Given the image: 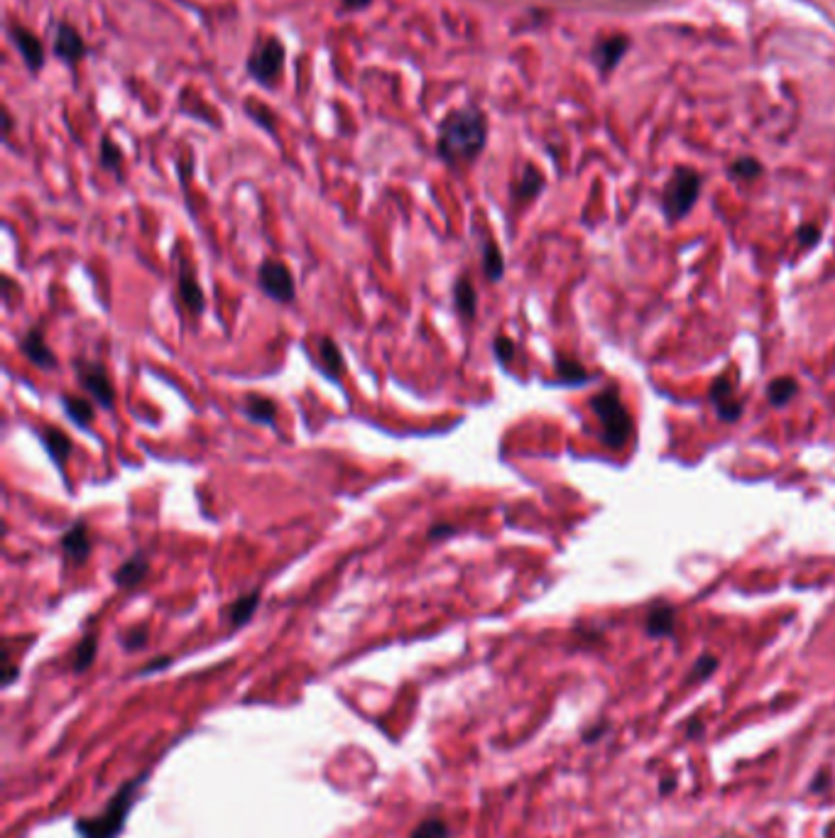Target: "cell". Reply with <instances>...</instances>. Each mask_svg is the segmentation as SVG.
I'll list each match as a JSON object with an SVG mask.
<instances>
[{
	"label": "cell",
	"mask_w": 835,
	"mask_h": 838,
	"mask_svg": "<svg viewBox=\"0 0 835 838\" xmlns=\"http://www.w3.org/2000/svg\"><path fill=\"white\" fill-rule=\"evenodd\" d=\"M488 125L478 108H461L442 123L439 130V155L451 165L471 162L485 147Z\"/></svg>",
	"instance_id": "6da1fadb"
},
{
	"label": "cell",
	"mask_w": 835,
	"mask_h": 838,
	"mask_svg": "<svg viewBox=\"0 0 835 838\" xmlns=\"http://www.w3.org/2000/svg\"><path fill=\"white\" fill-rule=\"evenodd\" d=\"M145 774L133 777L130 782H125L121 790L115 792L111 797V802L105 804V809L96 816H81L76 819V833L81 838H118L125 829L128 822L130 809L135 806L137 792L143 790L145 784Z\"/></svg>",
	"instance_id": "7a4b0ae2"
},
{
	"label": "cell",
	"mask_w": 835,
	"mask_h": 838,
	"mask_svg": "<svg viewBox=\"0 0 835 838\" xmlns=\"http://www.w3.org/2000/svg\"><path fill=\"white\" fill-rule=\"evenodd\" d=\"M591 410L595 412V417L601 419V439L605 446L622 449L632 439V429H635L632 417H630V412L620 397L618 387H605L598 395L591 397Z\"/></svg>",
	"instance_id": "3957f363"
},
{
	"label": "cell",
	"mask_w": 835,
	"mask_h": 838,
	"mask_svg": "<svg viewBox=\"0 0 835 838\" xmlns=\"http://www.w3.org/2000/svg\"><path fill=\"white\" fill-rule=\"evenodd\" d=\"M701 186H703V177L696 170L679 167L671 175V179L664 186V194H661V209H664L669 221H679L696 206Z\"/></svg>",
	"instance_id": "277c9868"
},
{
	"label": "cell",
	"mask_w": 835,
	"mask_h": 838,
	"mask_svg": "<svg viewBox=\"0 0 835 838\" xmlns=\"http://www.w3.org/2000/svg\"><path fill=\"white\" fill-rule=\"evenodd\" d=\"M257 287L280 304H292L297 299L294 274L282 260L267 258L263 265L257 267Z\"/></svg>",
	"instance_id": "5b68a950"
},
{
	"label": "cell",
	"mask_w": 835,
	"mask_h": 838,
	"mask_svg": "<svg viewBox=\"0 0 835 838\" xmlns=\"http://www.w3.org/2000/svg\"><path fill=\"white\" fill-rule=\"evenodd\" d=\"M74 371L79 378L81 387L96 400L104 410H113L115 404V387H113L108 371L101 361H89V358H74Z\"/></svg>",
	"instance_id": "8992f818"
},
{
	"label": "cell",
	"mask_w": 835,
	"mask_h": 838,
	"mask_svg": "<svg viewBox=\"0 0 835 838\" xmlns=\"http://www.w3.org/2000/svg\"><path fill=\"white\" fill-rule=\"evenodd\" d=\"M282 65H284V47H282L280 40H265L260 47L253 52V57L248 62V72L253 74V79L260 81V84H265V86H273L274 79L280 76Z\"/></svg>",
	"instance_id": "52a82bcc"
},
{
	"label": "cell",
	"mask_w": 835,
	"mask_h": 838,
	"mask_svg": "<svg viewBox=\"0 0 835 838\" xmlns=\"http://www.w3.org/2000/svg\"><path fill=\"white\" fill-rule=\"evenodd\" d=\"M17 348H20V354L27 358V361L37 365L40 371H55L56 368V355L55 351L49 348L47 339H45V331L42 326H33V329H27L17 339Z\"/></svg>",
	"instance_id": "ba28073f"
},
{
	"label": "cell",
	"mask_w": 835,
	"mask_h": 838,
	"mask_svg": "<svg viewBox=\"0 0 835 838\" xmlns=\"http://www.w3.org/2000/svg\"><path fill=\"white\" fill-rule=\"evenodd\" d=\"M62 552L69 562L74 564H86L89 562L91 552H94V542H91L89 524L79 520L74 523L65 534H62Z\"/></svg>",
	"instance_id": "9c48e42d"
},
{
	"label": "cell",
	"mask_w": 835,
	"mask_h": 838,
	"mask_svg": "<svg viewBox=\"0 0 835 838\" xmlns=\"http://www.w3.org/2000/svg\"><path fill=\"white\" fill-rule=\"evenodd\" d=\"M312 363L329 380H341V375L345 373L343 354H341V348H338L336 341L329 339V336L316 339V355L312 354Z\"/></svg>",
	"instance_id": "30bf717a"
},
{
	"label": "cell",
	"mask_w": 835,
	"mask_h": 838,
	"mask_svg": "<svg viewBox=\"0 0 835 838\" xmlns=\"http://www.w3.org/2000/svg\"><path fill=\"white\" fill-rule=\"evenodd\" d=\"M177 290L182 304H184L192 314H204V309H206V297H204V290H201L199 280H196V273H194V267L189 265V263H182V265H179Z\"/></svg>",
	"instance_id": "8fae6325"
},
{
	"label": "cell",
	"mask_w": 835,
	"mask_h": 838,
	"mask_svg": "<svg viewBox=\"0 0 835 838\" xmlns=\"http://www.w3.org/2000/svg\"><path fill=\"white\" fill-rule=\"evenodd\" d=\"M37 436H40L45 452L49 454V459L55 461L56 466L65 471L66 461H69V456H72V452H74V444H72V439H69V434H66L65 429L45 424V427L37 429Z\"/></svg>",
	"instance_id": "7c38bea8"
},
{
	"label": "cell",
	"mask_w": 835,
	"mask_h": 838,
	"mask_svg": "<svg viewBox=\"0 0 835 838\" xmlns=\"http://www.w3.org/2000/svg\"><path fill=\"white\" fill-rule=\"evenodd\" d=\"M150 574V559L145 552H137L130 559H125L115 572H113V584L118 589H133L137 584H143Z\"/></svg>",
	"instance_id": "4fadbf2b"
},
{
	"label": "cell",
	"mask_w": 835,
	"mask_h": 838,
	"mask_svg": "<svg viewBox=\"0 0 835 838\" xmlns=\"http://www.w3.org/2000/svg\"><path fill=\"white\" fill-rule=\"evenodd\" d=\"M676 628V611L671 604L651 605L644 621V630L650 637H669L674 635Z\"/></svg>",
	"instance_id": "5bb4252c"
},
{
	"label": "cell",
	"mask_w": 835,
	"mask_h": 838,
	"mask_svg": "<svg viewBox=\"0 0 835 838\" xmlns=\"http://www.w3.org/2000/svg\"><path fill=\"white\" fill-rule=\"evenodd\" d=\"M10 37H13L15 47L20 49V55H23L30 69H40V66L45 65V49H42V42L37 40L30 30H25V27L13 25V27H10Z\"/></svg>",
	"instance_id": "9a60e30c"
},
{
	"label": "cell",
	"mask_w": 835,
	"mask_h": 838,
	"mask_svg": "<svg viewBox=\"0 0 835 838\" xmlns=\"http://www.w3.org/2000/svg\"><path fill=\"white\" fill-rule=\"evenodd\" d=\"M55 52L65 59V62L74 65V62H79V59L86 55V45H84L81 35L74 30L72 25H59L55 40Z\"/></svg>",
	"instance_id": "2e32d148"
},
{
	"label": "cell",
	"mask_w": 835,
	"mask_h": 838,
	"mask_svg": "<svg viewBox=\"0 0 835 838\" xmlns=\"http://www.w3.org/2000/svg\"><path fill=\"white\" fill-rule=\"evenodd\" d=\"M453 306L466 322H473L475 312H478V292L468 274H458L456 284H453Z\"/></svg>",
	"instance_id": "e0dca14e"
},
{
	"label": "cell",
	"mask_w": 835,
	"mask_h": 838,
	"mask_svg": "<svg viewBox=\"0 0 835 838\" xmlns=\"http://www.w3.org/2000/svg\"><path fill=\"white\" fill-rule=\"evenodd\" d=\"M260 589L248 591L245 596L235 598L234 604L225 608V618L231 623V628H243L245 623H250V618L255 615L257 605H260Z\"/></svg>",
	"instance_id": "ac0fdd59"
},
{
	"label": "cell",
	"mask_w": 835,
	"mask_h": 838,
	"mask_svg": "<svg viewBox=\"0 0 835 838\" xmlns=\"http://www.w3.org/2000/svg\"><path fill=\"white\" fill-rule=\"evenodd\" d=\"M241 412L250 422L270 427V424H274V417H277V404L265 395H248L245 403L241 404Z\"/></svg>",
	"instance_id": "d6986e66"
},
{
	"label": "cell",
	"mask_w": 835,
	"mask_h": 838,
	"mask_svg": "<svg viewBox=\"0 0 835 838\" xmlns=\"http://www.w3.org/2000/svg\"><path fill=\"white\" fill-rule=\"evenodd\" d=\"M62 410H65L66 417L72 419L74 424H79L81 429H89L91 422H94V404L79 395H69V393H65V395H62Z\"/></svg>",
	"instance_id": "ffe728a7"
},
{
	"label": "cell",
	"mask_w": 835,
	"mask_h": 838,
	"mask_svg": "<svg viewBox=\"0 0 835 838\" xmlns=\"http://www.w3.org/2000/svg\"><path fill=\"white\" fill-rule=\"evenodd\" d=\"M630 42L625 37H611V40H602L598 47H595V62L601 66L602 72H611L612 66L618 65L622 55H625V49Z\"/></svg>",
	"instance_id": "44dd1931"
},
{
	"label": "cell",
	"mask_w": 835,
	"mask_h": 838,
	"mask_svg": "<svg viewBox=\"0 0 835 838\" xmlns=\"http://www.w3.org/2000/svg\"><path fill=\"white\" fill-rule=\"evenodd\" d=\"M482 273L491 283H500L502 274H505V258H502V250L498 248V243L488 238L482 243Z\"/></svg>",
	"instance_id": "7402d4cb"
},
{
	"label": "cell",
	"mask_w": 835,
	"mask_h": 838,
	"mask_svg": "<svg viewBox=\"0 0 835 838\" xmlns=\"http://www.w3.org/2000/svg\"><path fill=\"white\" fill-rule=\"evenodd\" d=\"M799 393V380L789 378V375H781V378H774L767 385V400H770L774 407H787L794 395Z\"/></svg>",
	"instance_id": "603a6c76"
},
{
	"label": "cell",
	"mask_w": 835,
	"mask_h": 838,
	"mask_svg": "<svg viewBox=\"0 0 835 838\" xmlns=\"http://www.w3.org/2000/svg\"><path fill=\"white\" fill-rule=\"evenodd\" d=\"M98 654V635L96 633H86V635L81 637L79 645L74 650V660H72V669L79 674V672H86V669L94 664Z\"/></svg>",
	"instance_id": "cb8c5ba5"
},
{
	"label": "cell",
	"mask_w": 835,
	"mask_h": 838,
	"mask_svg": "<svg viewBox=\"0 0 835 838\" xmlns=\"http://www.w3.org/2000/svg\"><path fill=\"white\" fill-rule=\"evenodd\" d=\"M556 373H559V383L562 385H586L588 380H591V373L579 361H571L566 355L556 358Z\"/></svg>",
	"instance_id": "d4e9b609"
},
{
	"label": "cell",
	"mask_w": 835,
	"mask_h": 838,
	"mask_svg": "<svg viewBox=\"0 0 835 838\" xmlns=\"http://www.w3.org/2000/svg\"><path fill=\"white\" fill-rule=\"evenodd\" d=\"M542 189H544V177H542L534 167H527L522 179H520V185L514 186V196H517L520 202H530V199H534Z\"/></svg>",
	"instance_id": "484cf974"
},
{
	"label": "cell",
	"mask_w": 835,
	"mask_h": 838,
	"mask_svg": "<svg viewBox=\"0 0 835 838\" xmlns=\"http://www.w3.org/2000/svg\"><path fill=\"white\" fill-rule=\"evenodd\" d=\"M718 664H721V662H718V657H713V654H701L699 660H696V664H693V669H691L686 684H701V682H706L708 677H713Z\"/></svg>",
	"instance_id": "4316f807"
},
{
	"label": "cell",
	"mask_w": 835,
	"mask_h": 838,
	"mask_svg": "<svg viewBox=\"0 0 835 838\" xmlns=\"http://www.w3.org/2000/svg\"><path fill=\"white\" fill-rule=\"evenodd\" d=\"M731 177H738V179H755V177H760V175H762V165H760V162L757 160H752V157H740V160H735L731 165Z\"/></svg>",
	"instance_id": "83f0119b"
},
{
	"label": "cell",
	"mask_w": 835,
	"mask_h": 838,
	"mask_svg": "<svg viewBox=\"0 0 835 838\" xmlns=\"http://www.w3.org/2000/svg\"><path fill=\"white\" fill-rule=\"evenodd\" d=\"M412 838H449V826L442 819H424L412 831Z\"/></svg>",
	"instance_id": "f1b7e54d"
},
{
	"label": "cell",
	"mask_w": 835,
	"mask_h": 838,
	"mask_svg": "<svg viewBox=\"0 0 835 838\" xmlns=\"http://www.w3.org/2000/svg\"><path fill=\"white\" fill-rule=\"evenodd\" d=\"M147 640H150V630L147 625H135V628H130L125 635H123V647L128 650V653H135V650H143L147 645Z\"/></svg>",
	"instance_id": "f546056e"
},
{
	"label": "cell",
	"mask_w": 835,
	"mask_h": 838,
	"mask_svg": "<svg viewBox=\"0 0 835 838\" xmlns=\"http://www.w3.org/2000/svg\"><path fill=\"white\" fill-rule=\"evenodd\" d=\"M123 155L118 150V145H113L111 137H104V143H101V167L104 170H118L121 167Z\"/></svg>",
	"instance_id": "4dcf8cb0"
},
{
	"label": "cell",
	"mask_w": 835,
	"mask_h": 838,
	"mask_svg": "<svg viewBox=\"0 0 835 838\" xmlns=\"http://www.w3.org/2000/svg\"><path fill=\"white\" fill-rule=\"evenodd\" d=\"M708 397H711V403H713L715 407H718V404L725 403V400H731V397H735V385H732L731 380L725 378V375H721V378L715 380L713 385H711V393H708Z\"/></svg>",
	"instance_id": "1f68e13d"
},
{
	"label": "cell",
	"mask_w": 835,
	"mask_h": 838,
	"mask_svg": "<svg viewBox=\"0 0 835 838\" xmlns=\"http://www.w3.org/2000/svg\"><path fill=\"white\" fill-rule=\"evenodd\" d=\"M742 410H745V403L738 400V397H731V400H725V403H721L715 407L721 422H728V424H731V422H738V419L742 417Z\"/></svg>",
	"instance_id": "d6a6232c"
},
{
	"label": "cell",
	"mask_w": 835,
	"mask_h": 838,
	"mask_svg": "<svg viewBox=\"0 0 835 838\" xmlns=\"http://www.w3.org/2000/svg\"><path fill=\"white\" fill-rule=\"evenodd\" d=\"M492 354H495V358H498V361L502 363V365H507V363H510L514 358L512 339H507V336H502V334H500V336H495V344H492Z\"/></svg>",
	"instance_id": "836d02e7"
},
{
	"label": "cell",
	"mask_w": 835,
	"mask_h": 838,
	"mask_svg": "<svg viewBox=\"0 0 835 838\" xmlns=\"http://www.w3.org/2000/svg\"><path fill=\"white\" fill-rule=\"evenodd\" d=\"M799 243H801L803 248H811L816 243L820 241V228L813 226V224H806V226L799 228V234H796Z\"/></svg>",
	"instance_id": "e575fe53"
},
{
	"label": "cell",
	"mask_w": 835,
	"mask_h": 838,
	"mask_svg": "<svg viewBox=\"0 0 835 838\" xmlns=\"http://www.w3.org/2000/svg\"><path fill=\"white\" fill-rule=\"evenodd\" d=\"M456 533H458V527H453L451 523H436L429 527L426 537H429V540L439 542V540H446V537H451V534H456Z\"/></svg>",
	"instance_id": "d590c367"
},
{
	"label": "cell",
	"mask_w": 835,
	"mask_h": 838,
	"mask_svg": "<svg viewBox=\"0 0 835 838\" xmlns=\"http://www.w3.org/2000/svg\"><path fill=\"white\" fill-rule=\"evenodd\" d=\"M3 662H5V672H3V686H10L15 682L17 677V664L10 660V650L5 647V654H3Z\"/></svg>",
	"instance_id": "8d00e7d4"
},
{
	"label": "cell",
	"mask_w": 835,
	"mask_h": 838,
	"mask_svg": "<svg viewBox=\"0 0 835 838\" xmlns=\"http://www.w3.org/2000/svg\"><path fill=\"white\" fill-rule=\"evenodd\" d=\"M172 664V657H162V660H153L147 667L140 669V674H150V672H157V669H164Z\"/></svg>",
	"instance_id": "74e56055"
},
{
	"label": "cell",
	"mask_w": 835,
	"mask_h": 838,
	"mask_svg": "<svg viewBox=\"0 0 835 838\" xmlns=\"http://www.w3.org/2000/svg\"><path fill=\"white\" fill-rule=\"evenodd\" d=\"M686 735H689V738H701V735H703V721H701V718H693V721H689Z\"/></svg>",
	"instance_id": "f35d334b"
},
{
	"label": "cell",
	"mask_w": 835,
	"mask_h": 838,
	"mask_svg": "<svg viewBox=\"0 0 835 838\" xmlns=\"http://www.w3.org/2000/svg\"><path fill=\"white\" fill-rule=\"evenodd\" d=\"M605 731H608V725H605V723H601V725H593V731H588V733H583V741H586V743H593V741H598V738H601V735L605 733Z\"/></svg>",
	"instance_id": "ab89813d"
},
{
	"label": "cell",
	"mask_w": 835,
	"mask_h": 838,
	"mask_svg": "<svg viewBox=\"0 0 835 838\" xmlns=\"http://www.w3.org/2000/svg\"><path fill=\"white\" fill-rule=\"evenodd\" d=\"M828 777H826V773H820L819 777H816V782H813L811 784V790H816V792H823L828 787Z\"/></svg>",
	"instance_id": "60d3db41"
},
{
	"label": "cell",
	"mask_w": 835,
	"mask_h": 838,
	"mask_svg": "<svg viewBox=\"0 0 835 838\" xmlns=\"http://www.w3.org/2000/svg\"><path fill=\"white\" fill-rule=\"evenodd\" d=\"M370 0H343V5L345 8H365V5H368Z\"/></svg>",
	"instance_id": "b9f144b4"
},
{
	"label": "cell",
	"mask_w": 835,
	"mask_h": 838,
	"mask_svg": "<svg viewBox=\"0 0 835 838\" xmlns=\"http://www.w3.org/2000/svg\"><path fill=\"white\" fill-rule=\"evenodd\" d=\"M671 790H674V780H664V784H661V794H669Z\"/></svg>",
	"instance_id": "7bdbcfd3"
}]
</instances>
